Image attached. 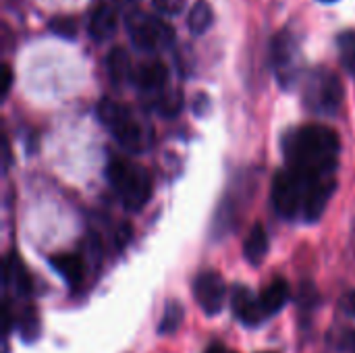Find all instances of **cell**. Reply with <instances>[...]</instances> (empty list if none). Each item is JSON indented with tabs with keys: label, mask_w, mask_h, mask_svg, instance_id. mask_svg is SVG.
<instances>
[{
	"label": "cell",
	"mask_w": 355,
	"mask_h": 353,
	"mask_svg": "<svg viewBox=\"0 0 355 353\" xmlns=\"http://www.w3.org/2000/svg\"><path fill=\"white\" fill-rule=\"evenodd\" d=\"M193 298H196L198 306L208 316L218 314L223 310V304L227 298V287H225L223 277L214 270H206V273L198 275V279L193 283Z\"/></svg>",
	"instance_id": "cell-7"
},
{
	"label": "cell",
	"mask_w": 355,
	"mask_h": 353,
	"mask_svg": "<svg viewBox=\"0 0 355 353\" xmlns=\"http://www.w3.org/2000/svg\"><path fill=\"white\" fill-rule=\"evenodd\" d=\"M337 48H339V60L343 69L355 73V31H343L337 37Z\"/></svg>",
	"instance_id": "cell-19"
},
{
	"label": "cell",
	"mask_w": 355,
	"mask_h": 353,
	"mask_svg": "<svg viewBox=\"0 0 355 353\" xmlns=\"http://www.w3.org/2000/svg\"><path fill=\"white\" fill-rule=\"evenodd\" d=\"M206 353H229V350H225L223 345L214 343V345H210V347H208V352Z\"/></svg>",
	"instance_id": "cell-25"
},
{
	"label": "cell",
	"mask_w": 355,
	"mask_h": 353,
	"mask_svg": "<svg viewBox=\"0 0 355 353\" xmlns=\"http://www.w3.org/2000/svg\"><path fill=\"white\" fill-rule=\"evenodd\" d=\"M183 306L179 304V302H168L166 306H164V314H162V320H160V325H158V333L160 335H171V333H175L179 327H181V322H183Z\"/></svg>",
	"instance_id": "cell-18"
},
{
	"label": "cell",
	"mask_w": 355,
	"mask_h": 353,
	"mask_svg": "<svg viewBox=\"0 0 355 353\" xmlns=\"http://www.w3.org/2000/svg\"><path fill=\"white\" fill-rule=\"evenodd\" d=\"M106 73H108V77H110V81L114 85H123L125 81H129V77H131V58L123 48L110 50V54L106 58Z\"/></svg>",
	"instance_id": "cell-15"
},
{
	"label": "cell",
	"mask_w": 355,
	"mask_h": 353,
	"mask_svg": "<svg viewBox=\"0 0 355 353\" xmlns=\"http://www.w3.org/2000/svg\"><path fill=\"white\" fill-rule=\"evenodd\" d=\"M50 29H52L56 35L69 37V40H73V37L77 35V23H75L71 17H56V19H52Z\"/></svg>",
	"instance_id": "cell-21"
},
{
	"label": "cell",
	"mask_w": 355,
	"mask_h": 353,
	"mask_svg": "<svg viewBox=\"0 0 355 353\" xmlns=\"http://www.w3.org/2000/svg\"><path fill=\"white\" fill-rule=\"evenodd\" d=\"M50 266L71 285V287H77L81 281H83V273H85V266H83V260L77 256V254H56L50 258Z\"/></svg>",
	"instance_id": "cell-11"
},
{
	"label": "cell",
	"mask_w": 355,
	"mask_h": 353,
	"mask_svg": "<svg viewBox=\"0 0 355 353\" xmlns=\"http://www.w3.org/2000/svg\"><path fill=\"white\" fill-rule=\"evenodd\" d=\"M98 117L123 148H127L131 152L141 150V146H144L141 127L133 121L131 112L125 106H121L119 102H112V100H104L98 106Z\"/></svg>",
	"instance_id": "cell-6"
},
{
	"label": "cell",
	"mask_w": 355,
	"mask_h": 353,
	"mask_svg": "<svg viewBox=\"0 0 355 353\" xmlns=\"http://www.w3.org/2000/svg\"><path fill=\"white\" fill-rule=\"evenodd\" d=\"M343 347L349 353H355V329L354 331H349V333L343 337Z\"/></svg>",
	"instance_id": "cell-24"
},
{
	"label": "cell",
	"mask_w": 355,
	"mask_h": 353,
	"mask_svg": "<svg viewBox=\"0 0 355 353\" xmlns=\"http://www.w3.org/2000/svg\"><path fill=\"white\" fill-rule=\"evenodd\" d=\"M87 31H89L92 40H96V42H104V40L112 37L116 31V12L106 4L98 6L89 17Z\"/></svg>",
	"instance_id": "cell-10"
},
{
	"label": "cell",
	"mask_w": 355,
	"mask_h": 353,
	"mask_svg": "<svg viewBox=\"0 0 355 353\" xmlns=\"http://www.w3.org/2000/svg\"><path fill=\"white\" fill-rule=\"evenodd\" d=\"M214 23V12H212V6L206 2V0H200L193 4V8L189 10V17H187V25L191 29V33L196 35H202L206 33Z\"/></svg>",
	"instance_id": "cell-16"
},
{
	"label": "cell",
	"mask_w": 355,
	"mask_h": 353,
	"mask_svg": "<svg viewBox=\"0 0 355 353\" xmlns=\"http://www.w3.org/2000/svg\"><path fill=\"white\" fill-rule=\"evenodd\" d=\"M304 102L316 114H335L343 102L341 79L327 69L314 71L306 81Z\"/></svg>",
	"instance_id": "cell-3"
},
{
	"label": "cell",
	"mask_w": 355,
	"mask_h": 353,
	"mask_svg": "<svg viewBox=\"0 0 355 353\" xmlns=\"http://www.w3.org/2000/svg\"><path fill=\"white\" fill-rule=\"evenodd\" d=\"M295 54H297L295 40L287 31L279 33L272 44V62H275L277 75H279L281 83H285V87H289V83L295 79Z\"/></svg>",
	"instance_id": "cell-8"
},
{
	"label": "cell",
	"mask_w": 355,
	"mask_h": 353,
	"mask_svg": "<svg viewBox=\"0 0 355 353\" xmlns=\"http://www.w3.org/2000/svg\"><path fill=\"white\" fill-rule=\"evenodd\" d=\"M4 281H6V283H12L15 289H17V293L29 291V277H27V273H25L21 260H19L15 254L8 256V260H6V266H4Z\"/></svg>",
	"instance_id": "cell-17"
},
{
	"label": "cell",
	"mask_w": 355,
	"mask_h": 353,
	"mask_svg": "<svg viewBox=\"0 0 355 353\" xmlns=\"http://www.w3.org/2000/svg\"><path fill=\"white\" fill-rule=\"evenodd\" d=\"M233 312L245 327H258L268 316L262 308L260 295H254L248 287L237 285L233 289Z\"/></svg>",
	"instance_id": "cell-9"
},
{
	"label": "cell",
	"mask_w": 355,
	"mask_h": 353,
	"mask_svg": "<svg viewBox=\"0 0 355 353\" xmlns=\"http://www.w3.org/2000/svg\"><path fill=\"white\" fill-rule=\"evenodd\" d=\"M310 177H304L291 169L281 171L272 183V204L283 218H297L304 214V202Z\"/></svg>",
	"instance_id": "cell-4"
},
{
	"label": "cell",
	"mask_w": 355,
	"mask_h": 353,
	"mask_svg": "<svg viewBox=\"0 0 355 353\" xmlns=\"http://www.w3.org/2000/svg\"><path fill=\"white\" fill-rule=\"evenodd\" d=\"M339 135L324 125H304L287 133L283 150L291 171L304 177H327L337 169Z\"/></svg>",
	"instance_id": "cell-1"
},
{
	"label": "cell",
	"mask_w": 355,
	"mask_h": 353,
	"mask_svg": "<svg viewBox=\"0 0 355 353\" xmlns=\"http://www.w3.org/2000/svg\"><path fill=\"white\" fill-rule=\"evenodd\" d=\"M243 254L248 258V262L252 264H260L264 260V256L268 254V235L264 231V227L260 223H256L245 239V246H243Z\"/></svg>",
	"instance_id": "cell-14"
},
{
	"label": "cell",
	"mask_w": 355,
	"mask_h": 353,
	"mask_svg": "<svg viewBox=\"0 0 355 353\" xmlns=\"http://www.w3.org/2000/svg\"><path fill=\"white\" fill-rule=\"evenodd\" d=\"M289 295H291V289L285 279H275L270 285H266L264 291L260 293V302H262L266 316L277 314L289 302Z\"/></svg>",
	"instance_id": "cell-12"
},
{
	"label": "cell",
	"mask_w": 355,
	"mask_h": 353,
	"mask_svg": "<svg viewBox=\"0 0 355 353\" xmlns=\"http://www.w3.org/2000/svg\"><path fill=\"white\" fill-rule=\"evenodd\" d=\"M106 177L127 210H139L152 196V179L146 169L127 160H112Z\"/></svg>",
	"instance_id": "cell-2"
},
{
	"label": "cell",
	"mask_w": 355,
	"mask_h": 353,
	"mask_svg": "<svg viewBox=\"0 0 355 353\" xmlns=\"http://www.w3.org/2000/svg\"><path fill=\"white\" fill-rule=\"evenodd\" d=\"M181 106H183V94L177 92V89H173V92H168L166 96H162L158 110H160L164 117H175V114L181 110Z\"/></svg>",
	"instance_id": "cell-20"
},
{
	"label": "cell",
	"mask_w": 355,
	"mask_h": 353,
	"mask_svg": "<svg viewBox=\"0 0 355 353\" xmlns=\"http://www.w3.org/2000/svg\"><path fill=\"white\" fill-rule=\"evenodd\" d=\"M183 0H154V6L164 15H177L183 8Z\"/></svg>",
	"instance_id": "cell-22"
},
{
	"label": "cell",
	"mask_w": 355,
	"mask_h": 353,
	"mask_svg": "<svg viewBox=\"0 0 355 353\" xmlns=\"http://www.w3.org/2000/svg\"><path fill=\"white\" fill-rule=\"evenodd\" d=\"M10 83H12V73H10V69L4 64V67H2V96H6V94H8Z\"/></svg>",
	"instance_id": "cell-23"
},
{
	"label": "cell",
	"mask_w": 355,
	"mask_h": 353,
	"mask_svg": "<svg viewBox=\"0 0 355 353\" xmlns=\"http://www.w3.org/2000/svg\"><path fill=\"white\" fill-rule=\"evenodd\" d=\"M127 29H129L133 46L139 50H146V52L164 48V46L173 44V40H175V29L166 21L150 17L148 12H141V10L129 12Z\"/></svg>",
	"instance_id": "cell-5"
},
{
	"label": "cell",
	"mask_w": 355,
	"mask_h": 353,
	"mask_svg": "<svg viewBox=\"0 0 355 353\" xmlns=\"http://www.w3.org/2000/svg\"><path fill=\"white\" fill-rule=\"evenodd\" d=\"M322 2H335V0H322Z\"/></svg>",
	"instance_id": "cell-26"
},
{
	"label": "cell",
	"mask_w": 355,
	"mask_h": 353,
	"mask_svg": "<svg viewBox=\"0 0 355 353\" xmlns=\"http://www.w3.org/2000/svg\"><path fill=\"white\" fill-rule=\"evenodd\" d=\"M166 77H168L166 67L162 62H158V60H152V62L141 64V69L135 75V81L144 92H156V89L164 87Z\"/></svg>",
	"instance_id": "cell-13"
}]
</instances>
